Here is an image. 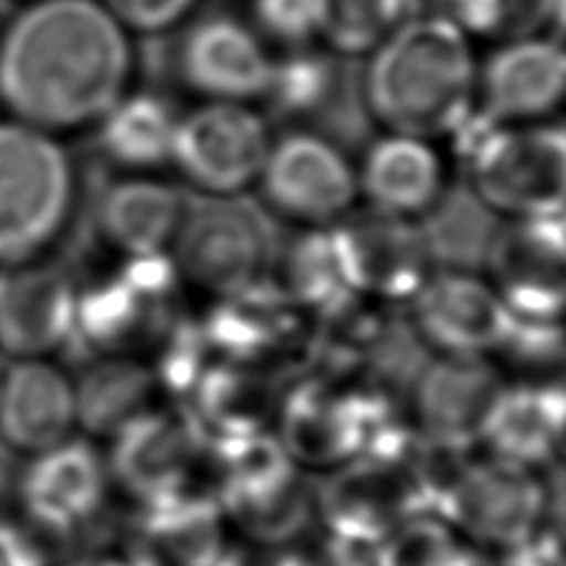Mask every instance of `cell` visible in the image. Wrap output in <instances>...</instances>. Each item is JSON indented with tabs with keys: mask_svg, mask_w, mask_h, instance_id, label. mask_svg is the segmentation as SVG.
I'll list each match as a JSON object with an SVG mask.
<instances>
[{
	"mask_svg": "<svg viewBox=\"0 0 566 566\" xmlns=\"http://www.w3.org/2000/svg\"><path fill=\"white\" fill-rule=\"evenodd\" d=\"M133 35L99 0H33L0 25V113L53 137L93 129L133 90Z\"/></svg>",
	"mask_w": 566,
	"mask_h": 566,
	"instance_id": "1",
	"label": "cell"
},
{
	"mask_svg": "<svg viewBox=\"0 0 566 566\" xmlns=\"http://www.w3.org/2000/svg\"><path fill=\"white\" fill-rule=\"evenodd\" d=\"M360 97L382 133L438 142L474 113L472 40L434 13H418L366 53Z\"/></svg>",
	"mask_w": 566,
	"mask_h": 566,
	"instance_id": "2",
	"label": "cell"
},
{
	"mask_svg": "<svg viewBox=\"0 0 566 566\" xmlns=\"http://www.w3.org/2000/svg\"><path fill=\"white\" fill-rule=\"evenodd\" d=\"M77 197V169L63 139L0 117V266L53 254Z\"/></svg>",
	"mask_w": 566,
	"mask_h": 566,
	"instance_id": "3",
	"label": "cell"
},
{
	"mask_svg": "<svg viewBox=\"0 0 566 566\" xmlns=\"http://www.w3.org/2000/svg\"><path fill=\"white\" fill-rule=\"evenodd\" d=\"M474 197L494 214L517 219L564 217L566 137L559 125H492L478 109L462 123Z\"/></svg>",
	"mask_w": 566,
	"mask_h": 566,
	"instance_id": "4",
	"label": "cell"
},
{
	"mask_svg": "<svg viewBox=\"0 0 566 566\" xmlns=\"http://www.w3.org/2000/svg\"><path fill=\"white\" fill-rule=\"evenodd\" d=\"M167 256L179 286L211 301L256 286L271 269L266 229L237 199L201 197L189 205Z\"/></svg>",
	"mask_w": 566,
	"mask_h": 566,
	"instance_id": "5",
	"label": "cell"
},
{
	"mask_svg": "<svg viewBox=\"0 0 566 566\" xmlns=\"http://www.w3.org/2000/svg\"><path fill=\"white\" fill-rule=\"evenodd\" d=\"M269 119L254 105L199 103L179 115L169 167L207 199H239L256 181L269 157Z\"/></svg>",
	"mask_w": 566,
	"mask_h": 566,
	"instance_id": "6",
	"label": "cell"
},
{
	"mask_svg": "<svg viewBox=\"0 0 566 566\" xmlns=\"http://www.w3.org/2000/svg\"><path fill=\"white\" fill-rule=\"evenodd\" d=\"M542 472L497 458H470L434 512L484 554H502L530 539L559 512Z\"/></svg>",
	"mask_w": 566,
	"mask_h": 566,
	"instance_id": "7",
	"label": "cell"
},
{
	"mask_svg": "<svg viewBox=\"0 0 566 566\" xmlns=\"http://www.w3.org/2000/svg\"><path fill=\"white\" fill-rule=\"evenodd\" d=\"M266 209L298 229H323L358 205L356 161L311 129L274 137L256 181Z\"/></svg>",
	"mask_w": 566,
	"mask_h": 566,
	"instance_id": "8",
	"label": "cell"
},
{
	"mask_svg": "<svg viewBox=\"0 0 566 566\" xmlns=\"http://www.w3.org/2000/svg\"><path fill=\"white\" fill-rule=\"evenodd\" d=\"M408 313L430 356L497 358L514 323L490 279L458 266L434 269L408 301Z\"/></svg>",
	"mask_w": 566,
	"mask_h": 566,
	"instance_id": "9",
	"label": "cell"
},
{
	"mask_svg": "<svg viewBox=\"0 0 566 566\" xmlns=\"http://www.w3.org/2000/svg\"><path fill=\"white\" fill-rule=\"evenodd\" d=\"M343 276L360 301L408 303L438 269L428 234L418 221L378 214H350L331 227Z\"/></svg>",
	"mask_w": 566,
	"mask_h": 566,
	"instance_id": "10",
	"label": "cell"
},
{
	"mask_svg": "<svg viewBox=\"0 0 566 566\" xmlns=\"http://www.w3.org/2000/svg\"><path fill=\"white\" fill-rule=\"evenodd\" d=\"M80 281L53 254L0 266V358H55L75 338Z\"/></svg>",
	"mask_w": 566,
	"mask_h": 566,
	"instance_id": "11",
	"label": "cell"
},
{
	"mask_svg": "<svg viewBox=\"0 0 566 566\" xmlns=\"http://www.w3.org/2000/svg\"><path fill=\"white\" fill-rule=\"evenodd\" d=\"M175 65L199 103L254 105L266 95L274 50L247 18L211 13L185 30Z\"/></svg>",
	"mask_w": 566,
	"mask_h": 566,
	"instance_id": "12",
	"label": "cell"
},
{
	"mask_svg": "<svg viewBox=\"0 0 566 566\" xmlns=\"http://www.w3.org/2000/svg\"><path fill=\"white\" fill-rule=\"evenodd\" d=\"M113 490L107 458L95 442L75 434L30 454L18 478L20 517L45 537H67L87 527Z\"/></svg>",
	"mask_w": 566,
	"mask_h": 566,
	"instance_id": "13",
	"label": "cell"
},
{
	"mask_svg": "<svg viewBox=\"0 0 566 566\" xmlns=\"http://www.w3.org/2000/svg\"><path fill=\"white\" fill-rule=\"evenodd\" d=\"M507 382L494 358L430 356L408 392L418 438L454 450L480 444L484 424Z\"/></svg>",
	"mask_w": 566,
	"mask_h": 566,
	"instance_id": "14",
	"label": "cell"
},
{
	"mask_svg": "<svg viewBox=\"0 0 566 566\" xmlns=\"http://www.w3.org/2000/svg\"><path fill=\"white\" fill-rule=\"evenodd\" d=\"M328 474L316 492V517L328 534L382 542L402 522L428 512L406 458L358 454Z\"/></svg>",
	"mask_w": 566,
	"mask_h": 566,
	"instance_id": "15",
	"label": "cell"
},
{
	"mask_svg": "<svg viewBox=\"0 0 566 566\" xmlns=\"http://www.w3.org/2000/svg\"><path fill=\"white\" fill-rule=\"evenodd\" d=\"M107 470L113 488L139 504L195 490V478L209 444L187 412L165 408L129 422L107 442Z\"/></svg>",
	"mask_w": 566,
	"mask_h": 566,
	"instance_id": "16",
	"label": "cell"
},
{
	"mask_svg": "<svg viewBox=\"0 0 566 566\" xmlns=\"http://www.w3.org/2000/svg\"><path fill=\"white\" fill-rule=\"evenodd\" d=\"M566 57L557 38H507L478 63L474 109L492 125L549 123L564 103Z\"/></svg>",
	"mask_w": 566,
	"mask_h": 566,
	"instance_id": "17",
	"label": "cell"
},
{
	"mask_svg": "<svg viewBox=\"0 0 566 566\" xmlns=\"http://www.w3.org/2000/svg\"><path fill=\"white\" fill-rule=\"evenodd\" d=\"M564 254V217L507 221L484 251V276L512 318L559 321Z\"/></svg>",
	"mask_w": 566,
	"mask_h": 566,
	"instance_id": "18",
	"label": "cell"
},
{
	"mask_svg": "<svg viewBox=\"0 0 566 566\" xmlns=\"http://www.w3.org/2000/svg\"><path fill=\"white\" fill-rule=\"evenodd\" d=\"M276 440L301 470H336L368 442V398L311 380L279 400Z\"/></svg>",
	"mask_w": 566,
	"mask_h": 566,
	"instance_id": "19",
	"label": "cell"
},
{
	"mask_svg": "<svg viewBox=\"0 0 566 566\" xmlns=\"http://www.w3.org/2000/svg\"><path fill=\"white\" fill-rule=\"evenodd\" d=\"M75 434V378L55 358L6 360L0 373V440L30 458Z\"/></svg>",
	"mask_w": 566,
	"mask_h": 566,
	"instance_id": "20",
	"label": "cell"
},
{
	"mask_svg": "<svg viewBox=\"0 0 566 566\" xmlns=\"http://www.w3.org/2000/svg\"><path fill=\"white\" fill-rule=\"evenodd\" d=\"M229 547L219 502L197 490L139 504L123 554L133 566H214Z\"/></svg>",
	"mask_w": 566,
	"mask_h": 566,
	"instance_id": "21",
	"label": "cell"
},
{
	"mask_svg": "<svg viewBox=\"0 0 566 566\" xmlns=\"http://www.w3.org/2000/svg\"><path fill=\"white\" fill-rule=\"evenodd\" d=\"M358 199L378 214L418 221L440 205L448 161L438 142L382 133L356 165Z\"/></svg>",
	"mask_w": 566,
	"mask_h": 566,
	"instance_id": "22",
	"label": "cell"
},
{
	"mask_svg": "<svg viewBox=\"0 0 566 566\" xmlns=\"http://www.w3.org/2000/svg\"><path fill=\"white\" fill-rule=\"evenodd\" d=\"M189 199L159 175H119L95 207V229L119 259L167 256Z\"/></svg>",
	"mask_w": 566,
	"mask_h": 566,
	"instance_id": "23",
	"label": "cell"
},
{
	"mask_svg": "<svg viewBox=\"0 0 566 566\" xmlns=\"http://www.w3.org/2000/svg\"><path fill=\"white\" fill-rule=\"evenodd\" d=\"M484 454L532 472H549L564 444V392L559 382H507L484 424Z\"/></svg>",
	"mask_w": 566,
	"mask_h": 566,
	"instance_id": "24",
	"label": "cell"
},
{
	"mask_svg": "<svg viewBox=\"0 0 566 566\" xmlns=\"http://www.w3.org/2000/svg\"><path fill=\"white\" fill-rule=\"evenodd\" d=\"M187 398H195V410H187L201 438L217 444L266 434L276 422L281 396L264 370L247 363H211Z\"/></svg>",
	"mask_w": 566,
	"mask_h": 566,
	"instance_id": "25",
	"label": "cell"
},
{
	"mask_svg": "<svg viewBox=\"0 0 566 566\" xmlns=\"http://www.w3.org/2000/svg\"><path fill=\"white\" fill-rule=\"evenodd\" d=\"M75 378L77 434L109 442L129 422L159 408V380L142 356H95Z\"/></svg>",
	"mask_w": 566,
	"mask_h": 566,
	"instance_id": "26",
	"label": "cell"
},
{
	"mask_svg": "<svg viewBox=\"0 0 566 566\" xmlns=\"http://www.w3.org/2000/svg\"><path fill=\"white\" fill-rule=\"evenodd\" d=\"M179 115L169 97L133 87L93 127L97 151L119 175H159L169 167Z\"/></svg>",
	"mask_w": 566,
	"mask_h": 566,
	"instance_id": "27",
	"label": "cell"
},
{
	"mask_svg": "<svg viewBox=\"0 0 566 566\" xmlns=\"http://www.w3.org/2000/svg\"><path fill=\"white\" fill-rule=\"evenodd\" d=\"M274 286L301 313L321 316H328L356 298L343 276L331 227L301 229V234L283 251Z\"/></svg>",
	"mask_w": 566,
	"mask_h": 566,
	"instance_id": "28",
	"label": "cell"
},
{
	"mask_svg": "<svg viewBox=\"0 0 566 566\" xmlns=\"http://www.w3.org/2000/svg\"><path fill=\"white\" fill-rule=\"evenodd\" d=\"M418 13L422 0H323L321 43L336 55H366Z\"/></svg>",
	"mask_w": 566,
	"mask_h": 566,
	"instance_id": "29",
	"label": "cell"
},
{
	"mask_svg": "<svg viewBox=\"0 0 566 566\" xmlns=\"http://www.w3.org/2000/svg\"><path fill=\"white\" fill-rule=\"evenodd\" d=\"M281 53L274 55L264 99L283 117H308L326 105L336 90V53L316 45Z\"/></svg>",
	"mask_w": 566,
	"mask_h": 566,
	"instance_id": "30",
	"label": "cell"
},
{
	"mask_svg": "<svg viewBox=\"0 0 566 566\" xmlns=\"http://www.w3.org/2000/svg\"><path fill=\"white\" fill-rule=\"evenodd\" d=\"M382 566H488V554L438 514L420 512L382 539Z\"/></svg>",
	"mask_w": 566,
	"mask_h": 566,
	"instance_id": "31",
	"label": "cell"
},
{
	"mask_svg": "<svg viewBox=\"0 0 566 566\" xmlns=\"http://www.w3.org/2000/svg\"><path fill=\"white\" fill-rule=\"evenodd\" d=\"M247 20L271 50L316 45L323 35V0H249Z\"/></svg>",
	"mask_w": 566,
	"mask_h": 566,
	"instance_id": "32",
	"label": "cell"
},
{
	"mask_svg": "<svg viewBox=\"0 0 566 566\" xmlns=\"http://www.w3.org/2000/svg\"><path fill=\"white\" fill-rule=\"evenodd\" d=\"M129 35H161L185 25L201 0H99Z\"/></svg>",
	"mask_w": 566,
	"mask_h": 566,
	"instance_id": "33",
	"label": "cell"
},
{
	"mask_svg": "<svg viewBox=\"0 0 566 566\" xmlns=\"http://www.w3.org/2000/svg\"><path fill=\"white\" fill-rule=\"evenodd\" d=\"M48 539L23 517L10 520L0 514V566H53Z\"/></svg>",
	"mask_w": 566,
	"mask_h": 566,
	"instance_id": "34",
	"label": "cell"
},
{
	"mask_svg": "<svg viewBox=\"0 0 566 566\" xmlns=\"http://www.w3.org/2000/svg\"><path fill=\"white\" fill-rule=\"evenodd\" d=\"M562 524L549 527L544 524L539 532H534L530 539H524L517 547L497 554L500 566H562Z\"/></svg>",
	"mask_w": 566,
	"mask_h": 566,
	"instance_id": "35",
	"label": "cell"
},
{
	"mask_svg": "<svg viewBox=\"0 0 566 566\" xmlns=\"http://www.w3.org/2000/svg\"><path fill=\"white\" fill-rule=\"evenodd\" d=\"M63 566H133L123 552H85Z\"/></svg>",
	"mask_w": 566,
	"mask_h": 566,
	"instance_id": "36",
	"label": "cell"
},
{
	"mask_svg": "<svg viewBox=\"0 0 566 566\" xmlns=\"http://www.w3.org/2000/svg\"><path fill=\"white\" fill-rule=\"evenodd\" d=\"M3 366H6V358H0V373H3Z\"/></svg>",
	"mask_w": 566,
	"mask_h": 566,
	"instance_id": "37",
	"label": "cell"
},
{
	"mask_svg": "<svg viewBox=\"0 0 566 566\" xmlns=\"http://www.w3.org/2000/svg\"><path fill=\"white\" fill-rule=\"evenodd\" d=\"M18 3H20V6H23V3H33V0H18Z\"/></svg>",
	"mask_w": 566,
	"mask_h": 566,
	"instance_id": "38",
	"label": "cell"
},
{
	"mask_svg": "<svg viewBox=\"0 0 566 566\" xmlns=\"http://www.w3.org/2000/svg\"><path fill=\"white\" fill-rule=\"evenodd\" d=\"M0 25H3V18H0Z\"/></svg>",
	"mask_w": 566,
	"mask_h": 566,
	"instance_id": "39",
	"label": "cell"
}]
</instances>
